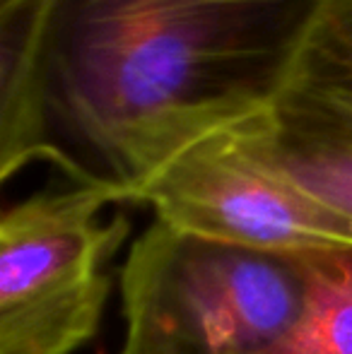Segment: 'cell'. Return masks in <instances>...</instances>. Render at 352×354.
<instances>
[{"instance_id":"5","label":"cell","mask_w":352,"mask_h":354,"mask_svg":"<svg viewBox=\"0 0 352 354\" xmlns=\"http://www.w3.org/2000/svg\"><path fill=\"white\" fill-rule=\"evenodd\" d=\"M239 133L272 171L352 222V0H326L272 106Z\"/></svg>"},{"instance_id":"2","label":"cell","mask_w":352,"mask_h":354,"mask_svg":"<svg viewBox=\"0 0 352 354\" xmlns=\"http://www.w3.org/2000/svg\"><path fill=\"white\" fill-rule=\"evenodd\" d=\"M306 253H270L155 222L121 268L123 350L261 354L304 311Z\"/></svg>"},{"instance_id":"6","label":"cell","mask_w":352,"mask_h":354,"mask_svg":"<svg viewBox=\"0 0 352 354\" xmlns=\"http://www.w3.org/2000/svg\"><path fill=\"white\" fill-rule=\"evenodd\" d=\"M306 263L304 311L261 354H352V246L306 251Z\"/></svg>"},{"instance_id":"3","label":"cell","mask_w":352,"mask_h":354,"mask_svg":"<svg viewBox=\"0 0 352 354\" xmlns=\"http://www.w3.org/2000/svg\"><path fill=\"white\" fill-rule=\"evenodd\" d=\"M104 188L39 191L0 217V354H73L99 330L106 263L131 234Z\"/></svg>"},{"instance_id":"1","label":"cell","mask_w":352,"mask_h":354,"mask_svg":"<svg viewBox=\"0 0 352 354\" xmlns=\"http://www.w3.org/2000/svg\"><path fill=\"white\" fill-rule=\"evenodd\" d=\"M326 0L0 5V181L44 162L118 205L266 116Z\"/></svg>"},{"instance_id":"7","label":"cell","mask_w":352,"mask_h":354,"mask_svg":"<svg viewBox=\"0 0 352 354\" xmlns=\"http://www.w3.org/2000/svg\"><path fill=\"white\" fill-rule=\"evenodd\" d=\"M121 354H138V352H131V350H121Z\"/></svg>"},{"instance_id":"4","label":"cell","mask_w":352,"mask_h":354,"mask_svg":"<svg viewBox=\"0 0 352 354\" xmlns=\"http://www.w3.org/2000/svg\"><path fill=\"white\" fill-rule=\"evenodd\" d=\"M131 205L174 229L270 253L352 246V222L261 162L239 128L186 149Z\"/></svg>"}]
</instances>
